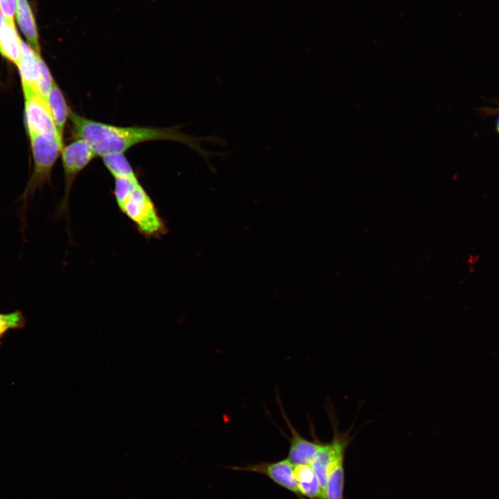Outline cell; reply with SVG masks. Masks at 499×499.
<instances>
[{"label":"cell","instance_id":"1","mask_svg":"<svg viewBox=\"0 0 499 499\" xmlns=\"http://www.w3.org/2000/svg\"><path fill=\"white\" fill-rule=\"evenodd\" d=\"M74 136L85 140L96 155L124 152L132 146L150 141L166 140L184 143L195 151L213 170L211 158L219 156L225 158L228 152H217L204 150L202 142L225 146L223 139L217 135L196 137L182 132L180 126L172 128L119 127L87 119L70 110L69 116Z\"/></svg>","mask_w":499,"mask_h":499},{"label":"cell","instance_id":"2","mask_svg":"<svg viewBox=\"0 0 499 499\" xmlns=\"http://www.w3.org/2000/svg\"><path fill=\"white\" fill-rule=\"evenodd\" d=\"M113 194L120 211L146 239L168 233L164 220L138 178L115 177Z\"/></svg>","mask_w":499,"mask_h":499},{"label":"cell","instance_id":"3","mask_svg":"<svg viewBox=\"0 0 499 499\" xmlns=\"http://www.w3.org/2000/svg\"><path fill=\"white\" fill-rule=\"evenodd\" d=\"M33 157V170L24 191L18 199L21 201V219L25 223V214L28 198L36 190L51 182L52 168L64 146L58 135L40 134L30 137Z\"/></svg>","mask_w":499,"mask_h":499},{"label":"cell","instance_id":"4","mask_svg":"<svg viewBox=\"0 0 499 499\" xmlns=\"http://www.w3.org/2000/svg\"><path fill=\"white\" fill-rule=\"evenodd\" d=\"M60 155L65 186L64 195L57 207L55 216L69 218V200L73 182L96 155L89 143L82 139H76L67 146H64Z\"/></svg>","mask_w":499,"mask_h":499},{"label":"cell","instance_id":"5","mask_svg":"<svg viewBox=\"0 0 499 499\" xmlns=\"http://www.w3.org/2000/svg\"><path fill=\"white\" fill-rule=\"evenodd\" d=\"M22 89L25 98V120L29 137L40 134H53L58 137L46 100L34 88L22 86Z\"/></svg>","mask_w":499,"mask_h":499},{"label":"cell","instance_id":"6","mask_svg":"<svg viewBox=\"0 0 499 499\" xmlns=\"http://www.w3.org/2000/svg\"><path fill=\"white\" fill-rule=\"evenodd\" d=\"M231 469L265 475L278 485L295 493L299 499H304L295 478L294 465L288 458L274 462H261Z\"/></svg>","mask_w":499,"mask_h":499},{"label":"cell","instance_id":"7","mask_svg":"<svg viewBox=\"0 0 499 499\" xmlns=\"http://www.w3.org/2000/svg\"><path fill=\"white\" fill-rule=\"evenodd\" d=\"M279 399H278V401L282 417L290 431V437L288 438L290 446L288 459L293 465L310 464L319 446L320 442L315 438L313 441L308 440L297 431L287 417Z\"/></svg>","mask_w":499,"mask_h":499},{"label":"cell","instance_id":"8","mask_svg":"<svg viewBox=\"0 0 499 499\" xmlns=\"http://www.w3.org/2000/svg\"><path fill=\"white\" fill-rule=\"evenodd\" d=\"M41 58L40 53L36 52L29 44L21 40V57L17 67L19 71L22 86L35 89Z\"/></svg>","mask_w":499,"mask_h":499},{"label":"cell","instance_id":"9","mask_svg":"<svg viewBox=\"0 0 499 499\" xmlns=\"http://www.w3.org/2000/svg\"><path fill=\"white\" fill-rule=\"evenodd\" d=\"M294 475L302 496L309 499H326L319 480L310 465H294Z\"/></svg>","mask_w":499,"mask_h":499},{"label":"cell","instance_id":"10","mask_svg":"<svg viewBox=\"0 0 499 499\" xmlns=\"http://www.w3.org/2000/svg\"><path fill=\"white\" fill-rule=\"evenodd\" d=\"M15 13L17 22L29 45L36 52L40 53L37 28L33 11L27 0H17Z\"/></svg>","mask_w":499,"mask_h":499},{"label":"cell","instance_id":"11","mask_svg":"<svg viewBox=\"0 0 499 499\" xmlns=\"http://www.w3.org/2000/svg\"><path fill=\"white\" fill-rule=\"evenodd\" d=\"M46 102L52 114L58 137L63 143L64 128L69 116L71 110L67 104L62 91L55 81L47 97Z\"/></svg>","mask_w":499,"mask_h":499},{"label":"cell","instance_id":"12","mask_svg":"<svg viewBox=\"0 0 499 499\" xmlns=\"http://www.w3.org/2000/svg\"><path fill=\"white\" fill-rule=\"evenodd\" d=\"M21 42L14 21L6 19L0 33V53L17 66L21 57Z\"/></svg>","mask_w":499,"mask_h":499},{"label":"cell","instance_id":"13","mask_svg":"<svg viewBox=\"0 0 499 499\" xmlns=\"http://www.w3.org/2000/svg\"><path fill=\"white\" fill-rule=\"evenodd\" d=\"M344 452L340 453L329 466L326 499H343L344 487Z\"/></svg>","mask_w":499,"mask_h":499},{"label":"cell","instance_id":"14","mask_svg":"<svg viewBox=\"0 0 499 499\" xmlns=\"http://www.w3.org/2000/svg\"><path fill=\"white\" fill-rule=\"evenodd\" d=\"M111 175L115 177L137 178L132 166L123 152L110 153L101 157Z\"/></svg>","mask_w":499,"mask_h":499},{"label":"cell","instance_id":"15","mask_svg":"<svg viewBox=\"0 0 499 499\" xmlns=\"http://www.w3.org/2000/svg\"><path fill=\"white\" fill-rule=\"evenodd\" d=\"M26 323V317L20 310L0 313V347L2 339L8 331L24 329Z\"/></svg>","mask_w":499,"mask_h":499},{"label":"cell","instance_id":"16","mask_svg":"<svg viewBox=\"0 0 499 499\" xmlns=\"http://www.w3.org/2000/svg\"><path fill=\"white\" fill-rule=\"evenodd\" d=\"M54 81L46 63L41 58L40 60V72L35 89L38 94L46 100Z\"/></svg>","mask_w":499,"mask_h":499},{"label":"cell","instance_id":"17","mask_svg":"<svg viewBox=\"0 0 499 499\" xmlns=\"http://www.w3.org/2000/svg\"><path fill=\"white\" fill-rule=\"evenodd\" d=\"M17 0H0V12L8 21H14Z\"/></svg>","mask_w":499,"mask_h":499},{"label":"cell","instance_id":"18","mask_svg":"<svg viewBox=\"0 0 499 499\" xmlns=\"http://www.w3.org/2000/svg\"><path fill=\"white\" fill-rule=\"evenodd\" d=\"M496 104L498 105L496 107H483L479 110V112L483 117L496 116V130L499 136V102Z\"/></svg>","mask_w":499,"mask_h":499},{"label":"cell","instance_id":"19","mask_svg":"<svg viewBox=\"0 0 499 499\" xmlns=\"http://www.w3.org/2000/svg\"><path fill=\"white\" fill-rule=\"evenodd\" d=\"M5 21H6V19L4 18V17L0 12V33H1V28H2Z\"/></svg>","mask_w":499,"mask_h":499}]
</instances>
